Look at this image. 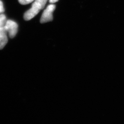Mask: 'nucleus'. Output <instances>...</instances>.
<instances>
[{"instance_id": "f257e3e1", "label": "nucleus", "mask_w": 124, "mask_h": 124, "mask_svg": "<svg viewBox=\"0 0 124 124\" xmlns=\"http://www.w3.org/2000/svg\"><path fill=\"white\" fill-rule=\"evenodd\" d=\"M47 1V0H35L32 5L31 8L24 14V20L28 21L34 18L41 9H43Z\"/></svg>"}, {"instance_id": "f03ea898", "label": "nucleus", "mask_w": 124, "mask_h": 124, "mask_svg": "<svg viewBox=\"0 0 124 124\" xmlns=\"http://www.w3.org/2000/svg\"><path fill=\"white\" fill-rule=\"evenodd\" d=\"M56 8V6L54 4H50L47 6L46 8L43 11L40 18V22L45 23L51 21L53 20V12Z\"/></svg>"}, {"instance_id": "7ed1b4c3", "label": "nucleus", "mask_w": 124, "mask_h": 124, "mask_svg": "<svg viewBox=\"0 0 124 124\" xmlns=\"http://www.w3.org/2000/svg\"><path fill=\"white\" fill-rule=\"evenodd\" d=\"M4 28L8 33L9 37L11 38H14L18 32V24L13 20H7Z\"/></svg>"}, {"instance_id": "20e7f679", "label": "nucleus", "mask_w": 124, "mask_h": 124, "mask_svg": "<svg viewBox=\"0 0 124 124\" xmlns=\"http://www.w3.org/2000/svg\"><path fill=\"white\" fill-rule=\"evenodd\" d=\"M7 33L4 27L0 28V50L3 49L8 42Z\"/></svg>"}, {"instance_id": "39448f33", "label": "nucleus", "mask_w": 124, "mask_h": 124, "mask_svg": "<svg viewBox=\"0 0 124 124\" xmlns=\"http://www.w3.org/2000/svg\"><path fill=\"white\" fill-rule=\"evenodd\" d=\"M6 17L4 14H0V28L4 27L7 22Z\"/></svg>"}, {"instance_id": "423d86ee", "label": "nucleus", "mask_w": 124, "mask_h": 124, "mask_svg": "<svg viewBox=\"0 0 124 124\" xmlns=\"http://www.w3.org/2000/svg\"><path fill=\"white\" fill-rule=\"evenodd\" d=\"M20 4L22 5H27L32 2L34 0H18Z\"/></svg>"}, {"instance_id": "0eeeda50", "label": "nucleus", "mask_w": 124, "mask_h": 124, "mask_svg": "<svg viewBox=\"0 0 124 124\" xmlns=\"http://www.w3.org/2000/svg\"><path fill=\"white\" fill-rule=\"evenodd\" d=\"M4 8L2 2L0 0V14L3 13L4 12Z\"/></svg>"}, {"instance_id": "6e6552de", "label": "nucleus", "mask_w": 124, "mask_h": 124, "mask_svg": "<svg viewBox=\"0 0 124 124\" xmlns=\"http://www.w3.org/2000/svg\"><path fill=\"white\" fill-rule=\"evenodd\" d=\"M58 1V0H49V2L51 3H54Z\"/></svg>"}]
</instances>
